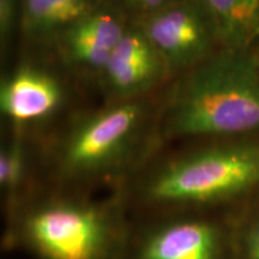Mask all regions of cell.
<instances>
[{
  "label": "cell",
  "mask_w": 259,
  "mask_h": 259,
  "mask_svg": "<svg viewBox=\"0 0 259 259\" xmlns=\"http://www.w3.org/2000/svg\"><path fill=\"white\" fill-rule=\"evenodd\" d=\"M131 225L124 197L94 202L54 194L9 213L3 248L34 259H124Z\"/></svg>",
  "instance_id": "cell-1"
},
{
  "label": "cell",
  "mask_w": 259,
  "mask_h": 259,
  "mask_svg": "<svg viewBox=\"0 0 259 259\" xmlns=\"http://www.w3.org/2000/svg\"><path fill=\"white\" fill-rule=\"evenodd\" d=\"M136 194L148 215H235L259 199V144L218 145L171 158L148 173Z\"/></svg>",
  "instance_id": "cell-2"
},
{
  "label": "cell",
  "mask_w": 259,
  "mask_h": 259,
  "mask_svg": "<svg viewBox=\"0 0 259 259\" xmlns=\"http://www.w3.org/2000/svg\"><path fill=\"white\" fill-rule=\"evenodd\" d=\"M179 137L229 136L259 128V70L252 58L232 50L194 71L170 113Z\"/></svg>",
  "instance_id": "cell-3"
},
{
  "label": "cell",
  "mask_w": 259,
  "mask_h": 259,
  "mask_svg": "<svg viewBox=\"0 0 259 259\" xmlns=\"http://www.w3.org/2000/svg\"><path fill=\"white\" fill-rule=\"evenodd\" d=\"M142 109L124 103L92 116L65 141L54 160L60 184H88L122 177L134 164L132 151Z\"/></svg>",
  "instance_id": "cell-4"
},
{
  "label": "cell",
  "mask_w": 259,
  "mask_h": 259,
  "mask_svg": "<svg viewBox=\"0 0 259 259\" xmlns=\"http://www.w3.org/2000/svg\"><path fill=\"white\" fill-rule=\"evenodd\" d=\"M233 216L183 211L132 221L124 259H234Z\"/></svg>",
  "instance_id": "cell-5"
},
{
  "label": "cell",
  "mask_w": 259,
  "mask_h": 259,
  "mask_svg": "<svg viewBox=\"0 0 259 259\" xmlns=\"http://www.w3.org/2000/svg\"><path fill=\"white\" fill-rule=\"evenodd\" d=\"M168 66L186 67L205 56L215 35L198 0H177L151 12L139 27Z\"/></svg>",
  "instance_id": "cell-6"
},
{
  "label": "cell",
  "mask_w": 259,
  "mask_h": 259,
  "mask_svg": "<svg viewBox=\"0 0 259 259\" xmlns=\"http://www.w3.org/2000/svg\"><path fill=\"white\" fill-rule=\"evenodd\" d=\"M167 67L164 58L138 28L126 29L103 72L113 92L131 96L157 83Z\"/></svg>",
  "instance_id": "cell-7"
},
{
  "label": "cell",
  "mask_w": 259,
  "mask_h": 259,
  "mask_svg": "<svg viewBox=\"0 0 259 259\" xmlns=\"http://www.w3.org/2000/svg\"><path fill=\"white\" fill-rule=\"evenodd\" d=\"M63 100V88L51 73L23 66L3 80L0 108L15 121H32L54 112Z\"/></svg>",
  "instance_id": "cell-8"
},
{
  "label": "cell",
  "mask_w": 259,
  "mask_h": 259,
  "mask_svg": "<svg viewBox=\"0 0 259 259\" xmlns=\"http://www.w3.org/2000/svg\"><path fill=\"white\" fill-rule=\"evenodd\" d=\"M125 31L111 12L93 10L65 30V50L74 63L103 71Z\"/></svg>",
  "instance_id": "cell-9"
},
{
  "label": "cell",
  "mask_w": 259,
  "mask_h": 259,
  "mask_svg": "<svg viewBox=\"0 0 259 259\" xmlns=\"http://www.w3.org/2000/svg\"><path fill=\"white\" fill-rule=\"evenodd\" d=\"M215 35L240 50L259 35V0H198Z\"/></svg>",
  "instance_id": "cell-10"
},
{
  "label": "cell",
  "mask_w": 259,
  "mask_h": 259,
  "mask_svg": "<svg viewBox=\"0 0 259 259\" xmlns=\"http://www.w3.org/2000/svg\"><path fill=\"white\" fill-rule=\"evenodd\" d=\"M92 11V0H23L22 24L30 34L44 35L66 30Z\"/></svg>",
  "instance_id": "cell-11"
},
{
  "label": "cell",
  "mask_w": 259,
  "mask_h": 259,
  "mask_svg": "<svg viewBox=\"0 0 259 259\" xmlns=\"http://www.w3.org/2000/svg\"><path fill=\"white\" fill-rule=\"evenodd\" d=\"M29 158L24 144L14 139L0 151V187L5 193L8 215L28 197Z\"/></svg>",
  "instance_id": "cell-12"
},
{
  "label": "cell",
  "mask_w": 259,
  "mask_h": 259,
  "mask_svg": "<svg viewBox=\"0 0 259 259\" xmlns=\"http://www.w3.org/2000/svg\"><path fill=\"white\" fill-rule=\"evenodd\" d=\"M234 259H259V199L233 216Z\"/></svg>",
  "instance_id": "cell-13"
},
{
  "label": "cell",
  "mask_w": 259,
  "mask_h": 259,
  "mask_svg": "<svg viewBox=\"0 0 259 259\" xmlns=\"http://www.w3.org/2000/svg\"><path fill=\"white\" fill-rule=\"evenodd\" d=\"M17 17V0H0V35L8 38Z\"/></svg>",
  "instance_id": "cell-14"
},
{
  "label": "cell",
  "mask_w": 259,
  "mask_h": 259,
  "mask_svg": "<svg viewBox=\"0 0 259 259\" xmlns=\"http://www.w3.org/2000/svg\"><path fill=\"white\" fill-rule=\"evenodd\" d=\"M174 2H177V0H126V3L131 8L149 12V14L157 11V10L164 8V6L169 5Z\"/></svg>",
  "instance_id": "cell-15"
}]
</instances>
